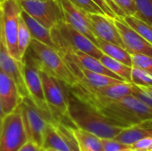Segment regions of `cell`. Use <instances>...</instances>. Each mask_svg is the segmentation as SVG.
<instances>
[{
  "label": "cell",
  "mask_w": 152,
  "mask_h": 151,
  "mask_svg": "<svg viewBox=\"0 0 152 151\" xmlns=\"http://www.w3.org/2000/svg\"><path fill=\"white\" fill-rule=\"evenodd\" d=\"M69 119L77 128L87 131L101 139H114L124 128L97 110L79 101L69 92Z\"/></svg>",
  "instance_id": "obj_1"
},
{
  "label": "cell",
  "mask_w": 152,
  "mask_h": 151,
  "mask_svg": "<svg viewBox=\"0 0 152 151\" xmlns=\"http://www.w3.org/2000/svg\"><path fill=\"white\" fill-rule=\"evenodd\" d=\"M26 54L28 55L35 66L46 71L65 87L71 88L78 83L66 61L56 49L32 39Z\"/></svg>",
  "instance_id": "obj_2"
},
{
  "label": "cell",
  "mask_w": 152,
  "mask_h": 151,
  "mask_svg": "<svg viewBox=\"0 0 152 151\" xmlns=\"http://www.w3.org/2000/svg\"><path fill=\"white\" fill-rule=\"evenodd\" d=\"M51 34L57 51L60 53L83 52L96 59H100L103 54L98 45L65 20L51 28Z\"/></svg>",
  "instance_id": "obj_3"
},
{
  "label": "cell",
  "mask_w": 152,
  "mask_h": 151,
  "mask_svg": "<svg viewBox=\"0 0 152 151\" xmlns=\"http://www.w3.org/2000/svg\"><path fill=\"white\" fill-rule=\"evenodd\" d=\"M35 67L39 72L45 101L54 120L66 125H73L69 119V96L65 93L61 86L62 84L44 69L37 68V66Z\"/></svg>",
  "instance_id": "obj_4"
},
{
  "label": "cell",
  "mask_w": 152,
  "mask_h": 151,
  "mask_svg": "<svg viewBox=\"0 0 152 151\" xmlns=\"http://www.w3.org/2000/svg\"><path fill=\"white\" fill-rule=\"evenodd\" d=\"M21 10L17 0H5L0 6V37L9 53L19 61H22L17 44L18 26Z\"/></svg>",
  "instance_id": "obj_5"
},
{
  "label": "cell",
  "mask_w": 152,
  "mask_h": 151,
  "mask_svg": "<svg viewBox=\"0 0 152 151\" xmlns=\"http://www.w3.org/2000/svg\"><path fill=\"white\" fill-rule=\"evenodd\" d=\"M19 109L28 140L37 143L42 148L44 134L47 125L50 122H54V120L39 109L28 97L22 99Z\"/></svg>",
  "instance_id": "obj_6"
},
{
  "label": "cell",
  "mask_w": 152,
  "mask_h": 151,
  "mask_svg": "<svg viewBox=\"0 0 152 151\" xmlns=\"http://www.w3.org/2000/svg\"><path fill=\"white\" fill-rule=\"evenodd\" d=\"M28 141L19 107L5 115L0 125V151H18Z\"/></svg>",
  "instance_id": "obj_7"
},
{
  "label": "cell",
  "mask_w": 152,
  "mask_h": 151,
  "mask_svg": "<svg viewBox=\"0 0 152 151\" xmlns=\"http://www.w3.org/2000/svg\"><path fill=\"white\" fill-rule=\"evenodd\" d=\"M23 11L51 29L64 20L62 8L58 0H17Z\"/></svg>",
  "instance_id": "obj_8"
},
{
  "label": "cell",
  "mask_w": 152,
  "mask_h": 151,
  "mask_svg": "<svg viewBox=\"0 0 152 151\" xmlns=\"http://www.w3.org/2000/svg\"><path fill=\"white\" fill-rule=\"evenodd\" d=\"M73 125L61 122H50L45 129L42 149L59 151H80L78 143L72 132Z\"/></svg>",
  "instance_id": "obj_9"
},
{
  "label": "cell",
  "mask_w": 152,
  "mask_h": 151,
  "mask_svg": "<svg viewBox=\"0 0 152 151\" xmlns=\"http://www.w3.org/2000/svg\"><path fill=\"white\" fill-rule=\"evenodd\" d=\"M21 69L24 77V81L28 93V98L35 103V105L39 109H41L44 113H45L48 117L54 120L45 101L43 84L39 72L26 54L23 57V60L21 61Z\"/></svg>",
  "instance_id": "obj_10"
},
{
  "label": "cell",
  "mask_w": 152,
  "mask_h": 151,
  "mask_svg": "<svg viewBox=\"0 0 152 151\" xmlns=\"http://www.w3.org/2000/svg\"><path fill=\"white\" fill-rule=\"evenodd\" d=\"M58 2L62 8L65 21L72 26L75 29L84 34L97 45L98 39L93 32L88 13L74 5L69 0H58Z\"/></svg>",
  "instance_id": "obj_11"
},
{
  "label": "cell",
  "mask_w": 152,
  "mask_h": 151,
  "mask_svg": "<svg viewBox=\"0 0 152 151\" xmlns=\"http://www.w3.org/2000/svg\"><path fill=\"white\" fill-rule=\"evenodd\" d=\"M93 32L97 39L113 43L124 48L125 44L115 24L114 18L104 13H88Z\"/></svg>",
  "instance_id": "obj_12"
},
{
  "label": "cell",
  "mask_w": 152,
  "mask_h": 151,
  "mask_svg": "<svg viewBox=\"0 0 152 151\" xmlns=\"http://www.w3.org/2000/svg\"><path fill=\"white\" fill-rule=\"evenodd\" d=\"M126 49L133 53H142L152 56V44L126 23L122 18H114Z\"/></svg>",
  "instance_id": "obj_13"
},
{
  "label": "cell",
  "mask_w": 152,
  "mask_h": 151,
  "mask_svg": "<svg viewBox=\"0 0 152 151\" xmlns=\"http://www.w3.org/2000/svg\"><path fill=\"white\" fill-rule=\"evenodd\" d=\"M0 70L10 77L16 84L22 98L28 97V89L24 81L21 61L15 60L7 51L0 37Z\"/></svg>",
  "instance_id": "obj_14"
},
{
  "label": "cell",
  "mask_w": 152,
  "mask_h": 151,
  "mask_svg": "<svg viewBox=\"0 0 152 151\" xmlns=\"http://www.w3.org/2000/svg\"><path fill=\"white\" fill-rule=\"evenodd\" d=\"M22 99L14 81L0 70V101L4 116L14 111Z\"/></svg>",
  "instance_id": "obj_15"
},
{
  "label": "cell",
  "mask_w": 152,
  "mask_h": 151,
  "mask_svg": "<svg viewBox=\"0 0 152 151\" xmlns=\"http://www.w3.org/2000/svg\"><path fill=\"white\" fill-rule=\"evenodd\" d=\"M63 57H66L72 61H74L76 64H77L79 67L100 74H103L119 80H122L118 76L111 72L110 69H108L99 59H96L95 57L89 55L83 52H65V53H60ZM124 81V80H123Z\"/></svg>",
  "instance_id": "obj_16"
},
{
  "label": "cell",
  "mask_w": 152,
  "mask_h": 151,
  "mask_svg": "<svg viewBox=\"0 0 152 151\" xmlns=\"http://www.w3.org/2000/svg\"><path fill=\"white\" fill-rule=\"evenodd\" d=\"M20 15L30 31L32 39H36V40L57 50V48L53 41V38H52L51 29L45 28L44 25H42L40 22H38L37 20H35L33 17H31L28 13H27L23 10H21Z\"/></svg>",
  "instance_id": "obj_17"
},
{
  "label": "cell",
  "mask_w": 152,
  "mask_h": 151,
  "mask_svg": "<svg viewBox=\"0 0 152 151\" xmlns=\"http://www.w3.org/2000/svg\"><path fill=\"white\" fill-rule=\"evenodd\" d=\"M80 84L83 85L87 89H89L94 94H96L102 98H104L107 100H111V101L120 100L127 95L132 94V92H133V84L127 83V82H121L118 84H115V85H110L107 87H103V88H99V89H94V88H91L82 83H80Z\"/></svg>",
  "instance_id": "obj_18"
},
{
  "label": "cell",
  "mask_w": 152,
  "mask_h": 151,
  "mask_svg": "<svg viewBox=\"0 0 152 151\" xmlns=\"http://www.w3.org/2000/svg\"><path fill=\"white\" fill-rule=\"evenodd\" d=\"M72 132L78 143L80 151H104L101 138L80 128L72 127Z\"/></svg>",
  "instance_id": "obj_19"
},
{
  "label": "cell",
  "mask_w": 152,
  "mask_h": 151,
  "mask_svg": "<svg viewBox=\"0 0 152 151\" xmlns=\"http://www.w3.org/2000/svg\"><path fill=\"white\" fill-rule=\"evenodd\" d=\"M97 45L104 54L132 67L131 54L126 48L102 39H98Z\"/></svg>",
  "instance_id": "obj_20"
},
{
  "label": "cell",
  "mask_w": 152,
  "mask_h": 151,
  "mask_svg": "<svg viewBox=\"0 0 152 151\" xmlns=\"http://www.w3.org/2000/svg\"><path fill=\"white\" fill-rule=\"evenodd\" d=\"M101 62L111 72L118 76L122 80L127 83H131V73H132V67L126 65L125 63L118 61L106 54H102L100 59Z\"/></svg>",
  "instance_id": "obj_21"
},
{
  "label": "cell",
  "mask_w": 152,
  "mask_h": 151,
  "mask_svg": "<svg viewBox=\"0 0 152 151\" xmlns=\"http://www.w3.org/2000/svg\"><path fill=\"white\" fill-rule=\"evenodd\" d=\"M122 19L127 25L152 44V25L142 20L135 15H126Z\"/></svg>",
  "instance_id": "obj_22"
},
{
  "label": "cell",
  "mask_w": 152,
  "mask_h": 151,
  "mask_svg": "<svg viewBox=\"0 0 152 151\" xmlns=\"http://www.w3.org/2000/svg\"><path fill=\"white\" fill-rule=\"evenodd\" d=\"M31 40H32V36H31L30 31L20 15V20H19V26H18L17 44H18L19 54L21 60H23V57L25 56L29 47Z\"/></svg>",
  "instance_id": "obj_23"
},
{
  "label": "cell",
  "mask_w": 152,
  "mask_h": 151,
  "mask_svg": "<svg viewBox=\"0 0 152 151\" xmlns=\"http://www.w3.org/2000/svg\"><path fill=\"white\" fill-rule=\"evenodd\" d=\"M135 4V16L152 25V0H134Z\"/></svg>",
  "instance_id": "obj_24"
},
{
  "label": "cell",
  "mask_w": 152,
  "mask_h": 151,
  "mask_svg": "<svg viewBox=\"0 0 152 151\" xmlns=\"http://www.w3.org/2000/svg\"><path fill=\"white\" fill-rule=\"evenodd\" d=\"M131 83L139 86L152 87V76L142 69L132 67Z\"/></svg>",
  "instance_id": "obj_25"
},
{
  "label": "cell",
  "mask_w": 152,
  "mask_h": 151,
  "mask_svg": "<svg viewBox=\"0 0 152 151\" xmlns=\"http://www.w3.org/2000/svg\"><path fill=\"white\" fill-rule=\"evenodd\" d=\"M131 58L132 67L142 69L152 76V56L142 53H133L131 54Z\"/></svg>",
  "instance_id": "obj_26"
},
{
  "label": "cell",
  "mask_w": 152,
  "mask_h": 151,
  "mask_svg": "<svg viewBox=\"0 0 152 151\" xmlns=\"http://www.w3.org/2000/svg\"><path fill=\"white\" fill-rule=\"evenodd\" d=\"M132 94L152 108V87L139 86L133 84Z\"/></svg>",
  "instance_id": "obj_27"
},
{
  "label": "cell",
  "mask_w": 152,
  "mask_h": 151,
  "mask_svg": "<svg viewBox=\"0 0 152 151\" xmlns=\"http://www.w3.org/2000/svg\"><path fill=\"white\" fill-rule=\"evenodd\" d=\"M69 1L87 13H104L103 11L100 8V6L97 4H95L93 0H69Z\"/></svg>",
  "instance_id": "obj_28"
},
{
  "label": "cell",
  "mask_w": 152,
  "mask_h": 151,
  "mask_svg": "<svg viewBox=\"0 0 152 151\" xmlns=\"http://www.w3.org/2000/svg\"><path fill=\"white\" fill-rule=\"evenodd\" d=\"M104 151H123L130 149L129 146L121 143L116 139H101Z\"/></svg>",
  "instance_id": "obj_29"
},
{
  "label": "cell",
  "mask_w": 152,
  "mask_h": 151,
  "mask_svg": "<svg viewBox=\"0 0 152 151\" xmlns=\"http://www.w3.org/2000/svg\"><path fill=\"white\" fill-rule=\"evenodd\" d=\"M125 13V15H134L136 12L134 0H112Z\"/></svg>",
  "instance_id": "obj_30"
},
{
  "label": "cell",
  "mask_w": 152,
  "mask_h": 151,
  "mask_svg": "<svg viewBox=\"0 0 152 151\" xmlns=\"http://www.w3.org/2000/svg\"><path fill=\"white\" fill-rule=\"evenodd\" d=\"M133 150H141L149 151L152 149V137H146L143 138L137 142H135L134 145L130 147Z\"/></svg>",
  "instance_id": "obj_31"
},
{
  "label": "cell",
  "mask_w": 152,
  "mask_h": 151,
  "mask_svg": "<svg viewBox=\"0 0 152 151\" xmlns=\"http://www.w3.org/2000/svg\"><path fill=\"white\" fill-rule=\"evenodd\" d=\"M18 151H43V149L37 143L28 140Z\"/></svg>",
  "instance_id": "obj_32"
},
{
  "label": "cell",
  "mask_w": 152,
  "mask_h": 151,
  "mask_svg": "<svg viewBox=\"0 0 152 151\" xmlns=\"http://www.w3.org/2000/svg\"><path fill=\"white\" fill-rule=\"evenodd\" d=\"M43 151H59V150H53V149H45V150H43Z\"/></svg>",
  "instance_id": "obj_33"
},
{
  "label": "cell",
  "mask_w": 152,
  "mask_h": 151,
  "mask_svg": "<svg viewBox=\"0 0 152 151\" xmlns=\"http://www.w3.org/2000/svg\"><path fill=\"white\" fill-rule=\"evenodd\" d=\"M4 1H5V0H0V6L2 5V4H3V3H4Z\"/></svg>",
  "instance_id": "obj_34"
},
{
  "label": "cell",
  "mask_w": 152,
  "mask_h": 151,
  "mask_svg": "<svg viewBox=\"0 0 152 151\" xmlns=\"http://www.w3.org/2000/svg\"><path fill=\"white\" fill-rule=\"evenodd\" d=\"M136 150V151H146V150Z\"/></svg>",
  "instance_id": "obj_35"
},
{
  "label": "cell",
  "mask_w": 152,
  "mask_h": 151,
  "mask_svg": "<svg viewBox=\"0 0 152 151\" xmlns=\"http://www.w3.org/2000/svg\"><path fill=\"white\" fill-rule=\"evenodd\" d=\"M0 23H1V14H0Z\"/></svg>",
  "instance_id": "obj_36"
},
{
  "label": "cell",
  "mask_w": 152,
  "mask_h": 151,
  "mask_svg": "<svg viewBox=\"0 0 152 151\" xmlns=\"http://www.w3.org/2000/svg\"><path fill=\"white\" fill-rule=\"evenodd\" d=\"M0 125H1V121H0Z\"/></svg>",
  "instance_id": "obj_37"
},
{
  "label": "cell",
  "mask_w": 152,
  "mask_h": 151,
  "mask_svg": "<svg viewBox=\"0 0 152 151\" xmlns=\"http://www.w3.org/2000/svg\"><path fill=\"white\" fill-rule=\"evenodd\" d=\"M149 151H152V149H151V150H149Z\"/></svg>",
  "instance_id": "obj_38"
}]
</instances>
